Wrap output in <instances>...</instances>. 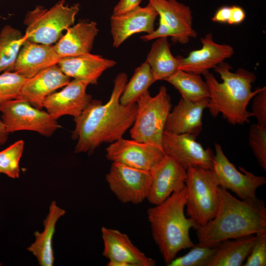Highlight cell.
<instances>
[{"instance_id":"obj_1","label":"cell","mask_w":266,"mask_h":266,"mask_svg":"<svg viewBox=\"0 0 266 266\" xmlns=\"http://www.w3.org/2000/svg\"><path fill=\"white\" fill-rule=\"evenodd\" d=\"M128 82L126 73L121 72L114 80L109 100H92L79 116L74 118L75 127L72 138L77 140L75 153L92 154L104 143H113L123 137L131 128L137 112V104L124 105L120 98Z\"/></svg>"},{"instance_id":"obj_2","label":"cell","mask_w":266,"mask_h":266,"mask_svg":"<svg viewBox=\"0 0 266 266\" xmlns=\"http://www.w3.org/2000/svg\"><path fill=\"white\" fill-rule=\"evenodd\" d=\"M214 217L195 229L199 243L214 246L230 239L266 233V209L263 201L239 200L219 186Z\"/></svg>"},{"instance_id":"obj_3","label":"cell","mask_w":266,"mask_h":266,"mask_svg":"<svg viewBox=\"0 0 266 266\" xmlns=\"http://www.w3.org/2000/svg\"><path fill=\"white\" fill-rule=\"evenodd\" d=\"M231 69L224 62L214 68L223 80L222 83L209 70L202 74L210 93L207 108L213 117L221 113L230 124L243 125L249 123L252 114L247 107L261 88L252 90V84L256 79L253 72L241 68L233 72Z\"/></svg>"},{"instance_id":"obj_4","label":"cell","mask_w":266,"mask_h":266,"mask_svg":"<svg viewBox=\"0 0 266 266\" xmlns=\"http://www.w3.org/2000/svg\"><path fill=\"white\" fill-rule=\"evenodd\" d=\"M187 198L185 187L147 210L153 238L166 265L179 251L194 245L189 233L190 229H195L197 225L185 215Z\"/></svg>"},{"instance_id":"obj_5","label":"cell","mask_w":266,"mask_h":266,"mask_svg":"<svg viewBox=\"0 0 266 266\" xmlns=\"http://www.w3.org/2000/svg\"><path fill=\"white\" fill-rule=\"evenodd\" d=\"M79 10V3L69 6L65 0H60L49 9L36 6L27 13L24 21L27 27L26 39L46 45L56 43L64 31L73 25Z\"/></svg>"},{"instance_id":"obj_6","label":"cell","mask_w":266,"mask_h":266,"mask_svg":"<svg viewBox=\"0 0 266 266\" xmlns=\"http://www.w3.org/2000/svg\"><path fill=\"white\" fill-rule=\"evenodd\" d=\"M136 103V115L130 130L132 138L162 149L165 125L171 110L170 97L166 88L162 86L154 97L148 90L139 97Z\"/></svg>"},{"instance_id":"obj_7","label":"cell","mask_w":266,"mask_h":266,"mask_svg":"<svg viewBox=\"0 0 266 266\" xmlns=\"http://www.w3.org/2000/svg\"><path fill=\"white\" fill-rule=\"evenodd\" d=\"M219 186L212 169L200 167L187 169L186 212L197 227L205 225L215 216L218 206Z\"/></svg>"},{"instance_id":"obj_8","label":"cell","mask_w":266,"mask_h":266,"mask_svg":"<svg viewBox=\"0 0 266 266\" xmlns=\"http://www.w3.org/2000/svg\"><path fill=\"white\" fill-rule=\"evenodd\" d=\"M0 111L1 121L9 133L30 131L50 137L61 127L47 111L37 108L20 98L0 104Z\"/></svg>"},{"instance_id":"obj_9","label":"cell","mask_w":266,"mask_h":266,"mask_svg":"<svg viewBox=\"0 0 266 266\" xmlns=\"http://www.w3.org/2000/svg\"><path fill=\"white\" fill-rule=\"evenodd\" d=\"M215 154L212 160V170L220 187L230 190L241 200L254 201L258 188L266 183V179L239 166L238 170L225 155L220 145L215 144Z\"/></svg>"},{"instance_id":"obj_10","label":"cell","mask_w":266,"mask_h":266,"mask_svg":"<svg viewBox=\"0 0 266 266\" xmlns=\"http://www.w3.org/2000/svg\"><path fill=\"white\" fill-rule=\"evenodd\" d=\"M105 179L110 190L120 202L138 204L147 198L151 175L149 171L112 162Z\"/></svg>"},{"instance_id":"obj_11","label":"cell","mask_w":266,"mask_h":266,"mask_svg":"<svg viewBox=\"0 0 266 266\" xmlns=\"http://www.w3.org/2000/svg\"><path fill=\"white\" fill-rule=\"evenodd\" d=\"M162 149L165 155L174 159L186 170L191 167L212 169L214 154L211 149H204L192 135L165 131Z\"/></svg>"},{"instance_id":"obj_12","label":"cell","mask_w":266,"mask_h":266,"mask_svg":"<svg viewBox=\"0 0 266 266\" xmlns=\"http://www.w3.org/2000/svg\"><path fill=\"white\" fill-rule=\"evenodd\" d=\"M105 151L106 158L112 162L149 171L165 155L158 146L123 137L110 143Z\"/></svg>"},{"instance_id":"obj_13","label":"cell","mask_w":266,"mask_h":266,"mask_svg":"<svg viewBox=\"0 0 266 266\" xmlns=\"http://www.w3.org/2000/svg\"><path fill=\"white\" fill-rule=\"evenodd\" d=\"M103 256L108 259V266H154L156 262L147 257L119 230L102 227Z\"/></svg>"},{"instance_id":"obj_14","label":"cell","mask_w":266,"mask_h":266,"mask_svg":"<svg viewBox=\"0 0 266 266\" xmlns=\"http://www.w3.org/2000/svg\"><path fill=\"white\" fill-rule=\"evenodd\" d=\"M150 171L151 183L147 200L154 205L185 187L187 170L170 156L165 155Z\"/></svg>"},{"instance_id":"obj_15","label":"cell","mask_w":266,"mask_h":266,"mask_svg":"<svg viewBox=\"0 0 266 266\" xmlns=\"http://www.w3.org/2000/svg\"><path fill=\"white\" fill-rule=\"evenodd\" d=\"M159 15L149 2L144 6L139 5L124 13L112 14L110 18V29L113 46L119 47L132 35L139 33H151Z\"/></svg>"},{"instance_id":"obj_16","label":"cell","mask_w":266,"mask_h":266,"mask_svg":"<svg viewBox=\"0 0 266 266\" xmlns=\"http://www.w3.org/2000/svg\"><path fill=\"white\" fill-rule=\"evenodd\" d=\"M89 85L74 79L64 87L61 91L54 92L45 100L43 107L54 120L65 115L74 118L78 117L93 100L86 92Z\"/></svg>"},{"instance_id":"obj_17","label":"cell","mask_w":266,"mask_h":266,"mask_svg":"<svg viewBox=\"0 0 266 266\" xmlns=\"http://www.w3.org/2000/svg\"><path fill=\"white\" fill-rule=\"evenodd\" d=\"M200 40L201 48L192 51L185 58L177 57L178 69L202 74L210 69L214 68L234 54L232 46L215 42L211 33L201 37Z\"/></svg>"},{"instance_id":"obj_18","label":"cell","mask_w":266,"mask_h":266,"mask_svg":"<svg viewBox=\"0 0 266 266\" xmlns=\"http://www.w3.org/2000/svg\"><path fill=\"white\" fill-rule=\"evenodd\" d=\"M70 78L64 74L58 64L55 65L33 77L26 79L21 88L19 98L41 109L46 98L57 89L67 85L70 81Z\"/></svg>"},{"instance_id":"obj_19","label":"cell","mask_w":266,"mask_h":266,"mask_svg":"<svg viewBox=\"0 0 266 266\" xmlns=\"http://www.w3.org/2000/svg\"><path fill=\"white\" fill-rule=\"evenodd\" d=\"M209 100L207 99L194 101L181 97L168 115L165 131L189 134L197 138L202 129V114Z\"/></svg>"},{"instance_id":"obj_20","label":"cell","mask_w":266,"mask_h":266,"mask_svg":"<svg viewBox=\"0 0 266 266\" xmlns=\"http://www.w3.org/2000/svg\"><path fill=\"white\" fill-rule=\"evenodd\" d=\"M171 30L172 40L182 44L195 38L197 32L193 28V17L189 6L176 0H148Z\"/></svg>"},{"instance_id":"obj_21","label":"cell","mask_w":266,"mask_h":266,"mask_svg":"<svg viewBox=\"0 0 266 266\" xmlns=\"http://www.w3.org/2000/svg\"><path fill=\"white\" fill-rule=\"evenodd\" d=\"M60 59L53 45L39 44L25 39L13 71L29 79L43 70L58 64Z\"/></svg>"},{"instance_id":"obj_22","label":"cell","mask_w":266,"mask_h":266,"mask_svg":"<svg viewBox=\"0 0 266 266\" xmlns=\"http://www.w3.org/2000/svg\"><path fill=\"white\" fill-rule=\"evenodd\" d=\"M116 64L114 60L90 53L62 58L58 63L66 76L88 85H97L103 72Z\"/></svg>"},{"instance_id":"obj_23","label":"cell","mask_w":266,"mask_h":266,"mask_svg":"<svg viewBox=\"0 0 266 266\" xmlns=\"http://www.w3.org/2000/svg\"><path fill=\"white\" fill-rule=\"evenodd\" d=\"M98 32L96 22L80 21L66 29L54 49L61 58L90 53Z\"/></svg>"},{"instance_id":"obj_24","label":"cell","mask_w":266,"mask_h":266,"mask_svg":"<svg viewBox=\"0 0 266 266\" xmlns=\"http://www.w3.org/2000/svg\"><path fill=\"white\" fill-rule=\"evenodd\" d=\"M66 211L53 201L49 207V213L43 221L44 230L41 233L36 231L34 233V242L28 248L36 258L41 266H52L55 258L52 240L58 220L63 216Z\"/></svg>"},{"instance_id":"obj_25","label":"cell","mask_w":266,"mask_h":266,"mask_svg":"<svg viewBox=\"0 0 266 266\" xmlns=\"http://www.w3.org/2000/svg\"><path fill=\"white\" fill-rule=\"evenodd\" d=\"M256 240L253 234L221 242L207 266H242Z\"/></svg>"},{"instance_id":"obj_26","label":"cell","mask_w":266,"mask_h":266,"mask_svg":"<svg viewBox=\"0 0 266 266\" xmlns=\"http://www.w3.org/2000/svg\"><path fill=\"white\" fill-rule=\"evenodd\" d=\"M156 39L147 56L146 61L157 81L165 80L176 72L179 68V60L171 52L167 37Z\"/></svg>"},{"instance_id":"obj_27","label":"cell","mask_w":266,"mask_h":266,"mask_svg":"<svg viewBox=\"0 0 266 266\" xmlns=\"http://www.w3.org/2000/svg\"><path fill=\"white\" fill-rule=\"evenodd\" d=\"M174 86L181 97L191 101L209 99V88L200 74L178 69L165 79Z\"/></svg>"},{"instance_id":"obj_28","label":"cell","mask_w":266,"mask_h":266,"mask_svg":"<svg viewBox=\"0 0 266 266\" xmlns=\"http://www.w3.org/2000/svg\"><path fill=\"white\" fill-rule=\"evenodd\" d=\"M26 39L24 34L10 25L4 26L0 32V74L13 71L20 49Z\"/></svg>"},{"instance_id":"obj_29","label":"cell","mask_w":266,"mask_h":266,"mask_svg":"<svg viewBox=\"0 0 266 266\" xmlns=\"http://www.w3.org/2000/svg\"><path fill=\"white\" fill-rule=\"evenodd\" d=\"M155 82L150 67L145 61L136 68L130 81L127 82L120 98V103L124 105L136 103Z\"/></svg>"},{"instance_id":"obj_30","label":"cell","mask_w":266,"mask_h":266,"mask_svg":"<svg viewBox=\"0 0 266 266\" xmlns=\"http://www.w3.org/2000/svg\"><path fill=\"white\" fill-rule=\"evenodd\" d=\"M24 147V141L19 140L0 151V173L14 179L19 177V162Z\"/></svg>"},{"instance_id":"obj_31","label":"cell","mask_w":266,"mask_h":266,"mask_svg":"<svg viewBox=\"0 0 266 266\" xmlns=\"http://www.w3.org/2000/svg\"><path fill=\"white\" fill-rule=\"evenodd\" d=\"M216 250V245L207 246L199 243L186 254L175 257L168 266H207Z\"/></svg>"},{"instance_id":"obj_32","label":"cell","mask_w":266,"mask_h":266,"mask_svg":"<svg viewBox=\"0 0 266 266\" xmlns=\"http://www.w3.org/2000/svg\"><path fill=\"white\" fill-rule=\"evenodd\" d=\"M27 78L14 72L0 74V104L20 98L22 86Z\"/></svg>"},{"instance_id":"obj_33","label":"cell","mask_w":266,"mask_h":266,"mask_svg":"<svg viewBox=\"0 0 266 266\" xmlns=\"http://www.w3.org/2000/svg\"><path fill=\"white\" fill-rule=\"evenodd\" d=\"M249 145L260 166L266 170V126L252 124L249 128Z\"/></svg>"},{"instance_id":"obj_34","label":"cell","mask_w":266,"mask_h":266,"mask_svg":"<svg viewBox=\"0 0 266 266\" xmlns=\"http://www.w3.org/2000/svg\"><path fill=\"white\" fill-rule=\"evenodd\" d=\"M256 235L255 244L243 266H266V233Z\"/></svg>"},{"instance_id":"obj_35","label":"cell","mask_w":266,"mask_h":266,"mask_svg":"<svg viewBox=\"0 0 266 266\" xmlns=\"http://www.w3.org/2000/svg\"><path fill=\"white\" fill-rule=\"evenodd\" d=\"M252 99V116L257 119V124L266 126V87L261 88Z\"/></svg>"},{"instance_id":"obj_36","label":"cell","mask_w":266,"mask_h":266,"mask_svg":"<svg viewBox=\"0 0 266 266\" xmlns=\"http://www.w3.org/2000/svg\"><path fill=\"white\" fill-rule=\"evenodd\" d=\"M168 36L172 38L173 36V33L164 19L160 16L159 25L157 30H154L150 33L141 36L140 39L144 41H148L160 37Z\"/></svg>"},{"instance_id":"obj_37","label":"cell","mask_w":266,"mask_h":266,"mask_svg":"<svg viewBox=\"0 0 266 266\" xmlns=\"http://www.w3.org/2000/svg\"><path fill=\"white\" fill-rule=\"evenodd\" d=\"M142 0H119L113 9V14H120L139 5Z\"/></svg>"},{"instance_id":"obj_38","label":"cell","mask_w":266,"mask_h":266,"mask_svg":"<svg viewBox=\"0 0 266 266\" xmlns=\"http://www.w3.org/2000/svg\"><path fill=\"white\" fill-rule=\"evenodd\" d=\"M246 17L244 9L238 6H231V12L228 23L230 25H237L242 23Z\"/></svg>"},{"instance_id":"obj_39","label":"cell","mask_w":266,"mask_h":266,"mask_svg":"<svg viewBox=\"0 0 266 266\" xmlns=\"http://www.w3.org/2000/svg\"><path fill=\"white\" fill-rule=\"evenodd\" d=\"M231 6H225L220 8L212 18L214 22L227 23L230 17Z\"/></svg>"},{"instance_id":"obj_40","label":"cell","mask_w":266,"mask_h":266,"mask_svg":"<svg viewBox=\"0 0 266 266\" xmlns=\"http://www.w3.org/2000/svg\"><path fill=\"white\" fill-rule=\"evenodd\" d=\"M8 135L9 133L6 131L3 123L0 120V145H2L6 142Z\"/></svg>"}]
</instances>
